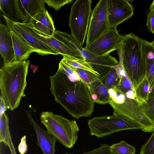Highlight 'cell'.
Returning <instances> with one entry per match:
<instances>
[{
    "instance_id": "obj_1",
    "label": "cell",
    "mask_w": 154,
    "mask_h": 154,
    "mask_svg": "<svg viewBox=\"0 0 154 154\" xmlns=\"http://www.w3.org/2000/svg\"><path fill=\"white\" fill-rule=\"evenodd\" d=\"M49 78L50 89L56 103L77 119L91 116L94 103L88 87L82 81L71 80L59 67Z\"/></svg>"
},
{
    "instance_id": "obj_2",
    "label": "cell",
    "mask_w": 154,
    "mask_h": 154,
    "mask_svg": "<svg viewBox=\"0 0 154 154\" xmlns=\"http://www.w3.org/2000/svg\"><path fill=\"white\" fill-rule=\"evenodd\" d=\"M29 60L4 64L0 69V88L2 96L11 111L17 108L27 85Z\"/></svg>"
},
{
    "instance_id": "obj_3",
    "label": "cell",
    "mask_w": 154,
    "mask_h": 154,
    "mask_svg": "<svg viewBox=\"0 0 154 154\" xmlns=\"http://www.w3.org/2000/svg\"><path fill=\"white\" fill-rule=\"evenodd\" d=\"M120 46L125 70L135 90L146 77L142 39L132 33L122 35Z\"/></svg>"
},
{
    "instance_id": "obj_4",
    "label": "cell",
    "mask_w": 154,
    "mask_h": 154,
    "mask_svg": "<svg viewBox=\"0 0 154 154\" xmlns=\"http://www.w3.org/2000/svg\"><path fill=\"white\" fill-rule=\"evenodd\" d=\"M40 120L47 130L65 147H73L78 139L79 126L75 120H71L50 112H43Z\"/></svg>"
},
{
    "instance_id": "obj_5",
    "label": "cell",
    "mask_w": 154,
    "mask_h": 154,
    "mask_svg": "<svg viewBox=\"0 0 154 154\" xmlns=\"http://www.w3.org/2000/svg\"><path fill=\"white\" fill-rule=\"evenodd\" d=\"M88 124L90 135L100 138L122 131L142 129L137 122L121 115L96 116L88 120Z\"/></svg>"
},
{
    "instance_id": "obj_6",
    "label": "cell",
    "mask_w": 154,
    "mask_h": 154,
    "mask_svg": "<svg viewBox=\"0 0 154 154\" xmlns=\"http://www.w3.org/2000/svg\"><path fill=\"white\" fill-rule=\"evenodd\" d=\"M53 36L68 46L79 52L85 60L90 63L93 68L100 75V78L106 75L111 68L108 66H113L119 62L110 54L99 56L86 50L79 45L68 33L57 30Z\"/></svg>"
},
{
    "instance_id": "obj_7",
    "label": "cell",
    "mask_w": 154,
    "mask_h": 154,
    "mask_svg": "<svg viewBox=\"0 0 154 154\" xmlns=\"http://www.w3.org/2000/svg\"><path fill=\"white\" fill-rule=\"evenodd\" d=\"M92 3L91 0H76L71 7L69 24L71 35L81 46L87 35Z\"/></svg>"
},
{
    "instance_id": "obj_8",
    "label": "cell",
    "mask_w": 154,
    "mask_h": 154,
    "mask_svg": "<svg viewBox=\"0 0 154 154\" xmlns=\"http://www.w3.org/2000/svg\"><path fill=\"white\" fill-rule=\"evenodd\" d=\"M119 93V95L114 97L109 103L113 109V114L124 115L134 120L141 126V130L145 132H153L154 123L140 109L139 102L136 99Z\"/></svg>"
},
{
    "instance_id": "obj_9",
    "label": "cell",
    "mask_w": 154,
    "mask_h": 154,
    "mask_svg": "<svg viewBox=\"0 0 154 154\" xmlns=\"http://www.w3.org/2000/svg\"><path fill=\"white\" fill-rule=\"evenodd\" d=\"M110 28L108 17V0H100L91 12L85 46L105 34Z\"/></svg>"
},
{
    "instance_id": "obj_10",
    "label": "cell",
    "mask_w": 154,
    "mask_h": 154,
    "mask_svg": "<svg viewBox=\"0 0 154 154\" xmlns=\"http://www.w3.org/2000/svg\"><path fill=\"white\" fill-rule=\"evenodd\" d=\"M122 36L117 28L109 30L84 48L94 54L104 56L117 50L122 44Z\"/></svg>"
},
{
    "instance_id": "obj_11",
    "label": "cell",
    "mask_w": 154,
    "mask_h": 154,
    "mask_svg": "<svg viewBox=\"0 0 154 154\" xmlns=\"http://www.w3.org/2000/svg\"><path fill=\"white\" fill-rule=\"evenodd\" d=\"M134 14L133 7L125 0H108V17L109 26L117 28L118 25Z\"/></svg>"
},
{
    "instance_id": "obj_12",
    "label": "cell",
    "mask_w": 154,
    "mask_h": 154,
    "mask_svg": "<svg viewBox=\"0 0 154 154\" xmlns=\"http://www.w3.org/2000/svg\"><path fill=\"white\" fill-rule=\"evenodd\" d=\"M5 20L8 21L36 51L42 55L59 54L48 45L35 36L32 32L27 23H14L3 15Z\"/></svg>"
},
{
    "instance_id": "obj_13",
    "label": "cell",
    "mask_w": 154,
    "mask_h": 154,
    "mask_svg": "<svg viewBox=\"0 0 154 154\" xmlns=\"http://www.w3.org/2000/svg\"><path fill=\"white\" fill-rule=\"evenodd\" d=\"M32 33L37 38L48 45L58 54L66 55L78 59L85 60L80 54L54 37L43 33L27 23Z\"/></svg>"
},
{
    "instance_id": "obj_14",
    "label": "cell",
    "mask_w": 154,
    "mask_h": 154,
    "mask_svg": "<svg viewBox=\"0 0 154 154\" xmlns=\"http://www.w3.org/2000/svg\"><path fill=\"white\" fill-rule=\"evenodd\" d=\"M29 121L33 127L37 138V145L43 154H55V144L57 139L47 130L42 128L33 120L30 111H26Z\"/></svg>"
},
{
    "instance_id": "obj_15",
    "label": "cell",
    "mask_w": 154,
    "mask_h": 154,
    "mask_svg": "<svg viewBox=\"0 0 154 154\" xmlns=\"http://www.w3.org/2000/svg\"><path fill=\"white\" fill-rule=\"evenodd\" d=\"M5 21L6 25L11 31L12 40L15 54L13 62L26 60L31 54L36 52V50L8 21Z\"/></svg>"
},
{
    "instance_id": "obj_16",
    "label": "cell",
    "mask_w": 154,
    "mask_h": 154,
    "mask_svg": "<svg viewBox=\"0 0 154 154\" xmlns=\"http://www.w3.org/2000/svg\"><path fill=\"white\" fill-rule=\"evenodd\" d=\"M118 55L119 59V63L116 65L108 66L116 70L119 78L118 83L112 90L122 94L128 97L136 99L135 90L126 75L123 66L122 56L121 54H118Z\"/></svg>"
},
{
    "instance_id": "obj_17",
    "label": "cell",
    "mask_w": 154,
    "mask_h": 154,
    "mask_svg": "<svg viewBox=\"0 0 154 154\" xmlns=\"http://www.w3.org/2000/svg\"><path fill=\"white\" fill-rule=\"evenodd\" d=\"M0 53L4 64L13 62L15 54L11 31L7 26L0 24Z\"/></svg>"
},
{
    "instance_id": "obj_18",
    "label": "cell",
    "mask_w": 154,
    "mask_h": 154,
    "mask_svg": "<svg viewBox=\"0 0 154 154\" xmlns=\"http://www.w3.org/2000/svg\"><path fill=\"white\" fill-rule=\"evenodd\" d=\"M21 20L29 23L30 19L37 13L46 10L43 0H17Z\"/></svg>"
},
{
    "instance_id": "obj_19",
    "label": "cell",
    "mask_w": 154,
    "mask_h": 154,
    "mask_svg": "<svg viewBox=\"0 0 154 154\" xmlns=\"http://www.w3.org/2000/svg\"><path fill=\"white\" fill-rule=\"evenodd\" d=\"M29 23L39 31L50 36H53L56 31L53 20L46 10L36 14Z\"/></svg>"
},
{
    "instance_id": "obj_20",
    "label": "cell",
    "mask_w": 154,
    "mask_h": 154,
    "mask_svg": "<svg viewBox=\"0 0 154 154\" xmlns=\"http://www.w3.org/2000/svg\"><path fill=\"white\" fill-rule=\"evenodd\" d=\"M91 98L94 103L101 104L109 103L112 100L108 89L100 78L88 85Z\"/></svg>"
},
{
    "instance_id": "obj_21",
    "label": "cell",
    "mask_w": 154,
    "mask_h": 154,
    "mask_svg": "<svg viewBox=\"0 0 154 154\" xmlns=\"http://www.w3.org/2000/svg\"><path fill=\"white\" fill-rule=\"evenodd\" d=\"M0 8L3 15L11 21L18 23L21 20L17 0H0Z\"/></svg>"
},
{
    "instance_id": "obj_22",
    "label": "cell",
    "mask_w": 154,
    "mask_h": 154,
    "mask_svg": "<svg viewBox=\"0 0 154 154\" xmlns=\"http://www.w3.org/2000/svg\"><path fill=\"white\" fill-rule=\"evenodd\" d=\"M8 117L5 112L0 115V142L8 147L11 154H17L12 142Z\"/></svg>"
},
{
    "instance_id": "obj_23",
    "label": "cell",
    "mask_w": 154,
    "mask_h": 154,
    "mask_svg": "<svg viewBox=\"0 0 154 154\" xmlns=\"http://www.w3.org/2000/svg\"><path fill=\"white\" fill-rule=\"evenodd\" d=\"M63 56V58L61 60L72 67L89 71L100 77V75L94 69L91 64L86 60L78 59L66 55Z\"/></svg>"
},
{
    "instance_id": "obj_24",
    "label": "cell",
    "mask_w": 154,
    "mask_h": 154,
    "mask_svg": "<svg viewBox=\"0 0 154 154\" xmlns=\"http://www.w3.org/2000/svg\"><path fill=\"white\" fill-rule=\"evenodd\" d=\"M110 151L111 154H135L136 149L122 140L110 146Z\"/></svg>"
},
{
    "instance_id": "obj_25",
    "label": "cell",
    "mask_w": 154,
    "mask_h": 154,
    "mask_svg": "<svg viewBox=\"0 0 154 154\" xmlns=\"http://www.w3.org/2000/svg\"><path fill=\"white\" fill-rule=\"evenodd\" d=\"M100 79L103 85L108 90H113L118 83L119 80L116 71L112 68L106 75Z\"/></svg>"
},
{
    "instance_id": "obj_26",
    "label": "cell",
    "mask_w": 154,
    "mask_h": 154,
    "mask_svg": "<svg viewBox=\"0 0 154 154\" xmlns=\"http://www.w3.org/2000/svg\"><path fill=\"white\" fill-rule=\"evenodd\" d=\"M149 85L145 77L135 89V96L139 102H145L148 99Z\"/></svg>"
},
{
    "instance_id": "obj_27",
    "label": "cell",
    "mask_w": 154,
    "mask_h": 154,
    "mask_svg": "<svg viewBox=\"0 0 154 154\" xmlns=\"http://www.w3.org/2000/svg\"><path fill=\"white\" fill-rule=\"evenodd\" d=\"M139 103L140 109L154 123V97L148 99L145 102Z\"/></svg>"
},
{
    "instance_id": "obj_28",
    "label": "cell",
    "mask_w": 154,
    "mask_h": 154,
    "mask_svg": "<svg viewBox=\"0 0 154 154\" xmlns=\"http://www.w3.org/2000/svg\"><path fill=\"white\" fill-rule=\"evenodd\" d=\"M72 68L87 87L88 85L100 78L99 76L89 71Z\"/></svg>"
},
{
    "instance_id": "obj_29",
    "label": "cell",
    "mask_w": 154,
    "mask_h": 154,
    "mask_svg": "<svg viewBox=\"0 0 154 154\" xmlns=\"http://www.w3.org/2000/svg\"><path fill=\"white\" fill-rule=\"evenodd\" d=\"M59 67L67 74L71 80L73 81H82L71 67L61 60L60 62Z\"/></svg>"
},
{
    "instance_id": "obj_30",
    "label": "cell",
    "mask_w": 154,
    "mask_h": 154,
    "mask_svg": "<svg viewBox=\"0 0 154 154\" xmlns=\"http://www.w3.org/2000/svg\"><path fill=\"white\" fill-rule=\"evenodd\" d=\"M146 77L148 81L149 88L154 79V59L145 60Z\"/></svg>"
},
{
    "instance_id": "obj_31",
    "label": "cell",
    "mask_w": 154,
    "mask_h": 154,
    "mask_svg": "<svg viewBox=\"0 0 154 154\" xmlns=\"http://www.w3.org/2000/svg\"><path fill=\"white\" fill-rule=\"evenodd\" d=\"M140 154H154V131L147 142L142 146Z\"/></svg>"
},
{
    "instance_id": "obj_32",
    "label": "cell",
    "mask_w": 154,
    "mask_h": 154,
    "mask_svg": "<svg viewBox=\"0 0 154 154\" xmlns=\"http://www.w3.org/2000/svg\"><path fill=\"white\" fill-rule=\"evenodd\" d=\"M110 148V146L106 144L102 143L98 147L83 153L75 154L66 152L63 154H111Z\"/></svg>"
},
{
    "instance_id": "obj_33",
    "label": "cell",
    "mask_w": 154,
    "mask_h": 154,
    "mask_svg": "<svg viewBox=\"0 0 154 154\" xmlns=\"http://www.w3.org/2000/svg\"><path fill=\"white\" fill-rule=\"evenodd\" d=\"M45 3L56 11L60 10L63 5L71 3L72 0H43Z\"/></svg>"
},
{
    "instance_id": "obj_34",
    "label": "cell",
    "mask_w": 154,
    "mask_h": 154,
    "mask_svg": "<svg viewBox=\"0 0 154 154\" xmlns=\"http://www.w3.org/2000/svg\"><path fill=\"white\" fill-rule=\"evenodd\" d=\"M147 15L146 26L149 30L154 33V12L151 9Z\"/></svg>"
},
{
    "instance_id": "obj_35",
    "label": "cell",
    "mask_w": 154,
    "mask_h": 154,
    "mask_svg": "<svg viewBox=\"0 0 154 154\" xmlns=\"http://www.w3.org/2000/svg\"><path fill=\"white\" fill-rule=\"evenodd\" d=\"M26 142V137L25 135L21 138L20 142L18 146V150L20 154H24L27 151L28 147Z\"/></svg>"
},
{
    "instance_id": "obj_36",
    "label": "cell",
    "mask_w": 154,
    "mask_h": 154,
    "mask_svg": "<svg viewBox=\"0 0 154 154\" xmlns=\"http://www.w3.org/2000/svg\"><path fill=\"white\" fill-rule=\"evenodd\" d=\"M8 107L6 102L1 95L0 97V115H2Z\"/></svg>"
},
{
    "instance_id": "obj_37",
    "label": "cell",
    "mask_w": 154,
    "mask_h": 154,
    "mask_svg": "<svg viewBox=\"0 0 154 154\" xmlns=\"http://www.w3.org/2000/svg\"><path fill=\"white\" fill-rule=\"evenodd\" d=\"M154 96V79L152 83L149 88L148 99L153 97Z\"/></svg>"
},
{
    "instance_id": "obj_38",
    "label": "cell",
    "mask_w": 154,
    "mask_h": 154,
    "mask_svg": "<svg viewBox=\"0 0 154 154\" xmlns=\"http://www.w3.org/2000/svg\"><path fill=\"white\" fill-rule=\"evenodd\" d=\"M149 9L152 10L154 12V0L151 4L149 8Z\"/></svg>"
},
{
    "instance_id": "obj_39",
    "label": "cell",
    "mask_w": 154,
    "mask_h": 154,
    "mask_svg": "<svg viewBox=\"0 0 154 154\" xmlns=\"http://www.w3.org/2000/svg\"><path fill=\"white\" fill-rule=\"evenodd\" d=\"M151 44L152 46L154 47V39L153 41L151 42Z\"/></svg>"
},
{
    "instance_id": "obj_40",
    "label": "cell",
    "mask_w": 154,
    "mask_h": 154,
    "mask_svg": "<svg viewBox=\"0 0 154 154\" xmlns=\"http://www.w3.org/2000/svg\"><path fill=\"white\" fill-rule=\"evenodd\" d=\"M154 97V96L153 97Z\"/></svg>"
}]
</instances>
